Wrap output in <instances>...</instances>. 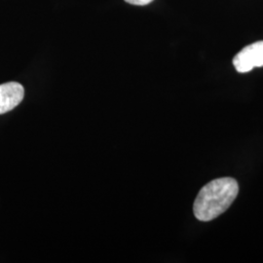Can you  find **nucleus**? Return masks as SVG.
I'll use <instances>...</instances> for the list:
<instances>
[{
    "label": "nucleus",
    "mask_w": 263,
    "mask_h": 263,
    "mask_svg": "<svg viewBox=\"0 0 263 263\" xmlns=\"http://www.w3.org/2000/svg\"><path fill=\"white\" fill-rule=\"evenodd\" d=\"M233 65L240 73H246L254 67L263 66V41L246 46L234 57Z\"/></svg>",
    "instance_id": "f03ea898"
},
{
    "label": "nucleus",
    "mask_w": 263,
    "mask_h": 263,
    "mask_svg": "<svg viewBox=\"0 0 263 263\" xmlns=\"http://www.w3.org/2000/svg\"><path fill=\"white\" fill-rule=\"evenodd\" d=\"M239 192L237 180L221 178L210 181L198 193L193 213L201 221H211L231 206Z\"/></svg>",
    "instance_id": "f257e3e1"
},
{
    "label": "nucleus",
    "mask_w": 263,
    "mask_h": 263,
    "mask_svg": "<svg viewBox=\"0 0 263 263\" xmlns=\"http://www.w3.org/2000/svg\"><path fill=\"white\" fill-rule=\"evenodd\" d=\"M127 3L132 5H138V6H144L151 3L153 0H125Z\"/></svg>",
    "instance_id": "20e7f679"
},
{
    "label": "nucleus",
    "mask_w": 263,
    "mask_h": 263,
    "mask_svg": "<svg viewBox=\"0 0 263 263\" xmlns=\"http://www.w3.org/2000/svg\"><path fill=\"white\" fill-rule=\"evenodd\" d=\"M25 89L18 82L0 85V114L9 112L24 100Z\"/></svg>",
    "instance_id": "7ed1b4c3"
}]
</instances>
